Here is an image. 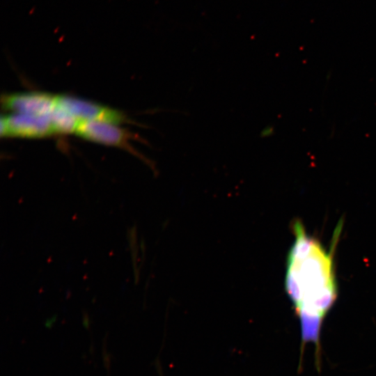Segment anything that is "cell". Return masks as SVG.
Wrapping results in <instances>:
<instances>
[{
  "label": "cell",
  "instance_id": "6da1fadb",
  "mask_svg": "<svg viewBox=\"0 0 376 376\" xmlns=\"http://www.w3.org/2000/svg\"><path fill=\"white\" fill-rule=\"evenodd\" d=\"M293 231L285 290L301 321L303 343L312 342L318 347L322 320L337 296L332 253L308 235L299 221L295 222Z\"/></svg>",
  "mask_w": 376,
  "mask_h": 376
},
{
  "label": "cell",
  "instance_id": "7a4b0ae2",
  "mask_svg": "<svg viewBox=\"0 0 376 376\" xmlns=\"http://www.w3.org/2000/svg\"><path fill=\"white\" fill-rule=\"evenodd\" d=\"M56 106L79 120L103 121L114 124L126 120L125 116L118 110L68 95H56Z\"/></svg>",
  "mask_w": 376,
  "mask_h": 376
},
{
  "label": "cell",
  "instance_id": "3957f363",
  "mask_svg": "<svg viewBox=\"0 0 376 376\" xmlns=\"http://www.w3.org/2000/svg\"><path fill=\"white\" fill-rule=\"evenodd\" d=\"M54 134L49 115L13 113L1 117V136L28 138Z\"/></svg>",
  "mask_w": 376,
  "mask_h": 376
},
{
  "label": "cell",
  "instance_id": "277c9868",
  "mask_svg": "<svg viewBox=\"0 0 376 376\" xmlns=\"http://www.w3.org/2000/svg\"><path fill=\"white\" fill-rule=\"evenodd\" d=\"M3 107L13 113L49 115L56 107V96L43 92H22L1 97Z\"/></svg>",
  "mask_w": 376,
  "mask_h": 376
},
{
  "label": "cell",
  "instance_id": "5b68a950",
  "mask_svg": "<svg viewBox=\"0 0 376 376\" xmlns=\"http://www.w3.org/2000/svg\"><path fill=\"white\" fill-rule=\"evenodd\" d=\"M87 140L130 150V136L117 124L95 120H80L75 132Z\"/></svg>",
  "mask_w": 376,
  "mask_h": 376
},
{
  "label": "cell",
  "instance_id": "8992f818",
  "mask_svg": "<svg viewBox=\"0 0 376 376\" xmlns=\"http://www.w3.org/2000/svg\"><path fill=\"white\" fill-rule=\"evenodd\" d=\"M49 116L54 133L76 132L80 120L68 111L56 106Z\"/></svg>",
  "mask_w": 376,
  "mask_h": 376
},
{
  "label": "cell",
  "instance_id": "52a82bcc",
  "mask_svg": "<svg viewBox=\"0 0 376 376\" xmlns=\"http://www.w3.org/2000/svg\"><path fill=\"white\" fill-rule=\"evenodd\" d=\"M56 320V316H54L52 319L47 320L45 322V325L50 327Z\"/></svg>",
  "mask_w": 376,
  "mask_h": 376
}]
</instances>
